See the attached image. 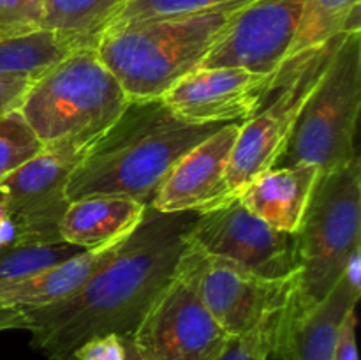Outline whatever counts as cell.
<instances>
[{"mask_svg": "<svg viewBox=\"0 0 361 360\" xmlns=\"http://www.w3.org/2000/svg\"><path fill=\"white\" fill-rule=\"evenodd\" d=\"M130 0H46L44 28L90 39Z\"/></svg>", "mask_w": 361, "mask_h": 360, "instance_id": "cell-20", "label": "cell"}, {"mask_svg": "<svg viewBox=\"0 0 361 360\" xmlns=\"http://www.w3.org/2000/svg\"><path fill=\"white\" fill-rule=\"evenodd\" d=\"M281 318L282 313H279L245 334L231 335L212 360H270Z\"/></svg>", "mask_w": 361, "mask_h": 360, "instance_id": "cell-24", "label": "cell"}, {"mask_svg": "<svg viewBox=\"0 0 361 360\" xmlns=\"http://www.w3.org/2000/svg\"><path fill=\"white\" fill-rule=\"evenodd\" d=\"M88 145L44 147L35 157L0 180V208L16 228L13 247L62 240L59 224L69 205L67 180Z\"/></svg>", "mask_w": 361, "mask_h": 360, "instance_id": "cell-9", "label": "cell"}, {"mask_svg": "<svg viewBox=\"0 0 361 360\" xmlns=\"http://www.w3.org/2000/svg\"><path fill=\"white\" fill-rule=\"evenodd\" d=\"M196 212L162 214L148 207L111 260L74 295L14 318L48 360H71L88 339L130 335L176 274Z\"/></svg>", "mask_w": 361, "mask_h": 360, "instance_id": "cell-1", "label": "cell"}, {"mask_svg": "<svg viewBox=\"0 0 361 360\" xmlns=\"http://www.w3.org/2000/svg\"><path fill=\"white\" fill-rule=\"evenodd\" d=\"M147 205L126 196H95L69 201L59 235L63 242L80 249H92L109 240L130 235L141 219L145 217Z\"/></svg>", "mask_w": 361, "mask_h": 360, "instance_id": "cell-17", "label": "cell"}, {"mask_svg": "<svg viewBox=\"0 0 361 360\" xmlns=\"http://www.w3.org/2000/svg\"><path fill=\"white\" fill-rule=\"evenodd\" d=\"M222 126L185 122L161 99L130 101L88 145L67 180V200L106 194L148 207L176 161Z\"/></svg>", "mask_w": 361, "mask_h": 360, "instance_id": "cell-2", "label": "cell"}, {"mask_svg": "<svg viewBox=\"0 0 361 360\" xmlns=\"http://www.w3.org/2000/svg\"><path fill=\"white\" fill-rule=\"evenodd\" d=\"M240 124H224L176 161L148 207L162 214L214 210L229 201L226 175Z\"/></svg>", "mask_w": 361, "mask_h": 360, "instance_id": "cell-14", "label": "cell"}, {"mask_svg": "<svg viewBox=\"0 0 361 360\" xmlns=\"http://www.w3.org/2000/svg\"><path fill=\"white\" fill-rule=\"evenodd\" d=\"M360 11V0H303L289 56L326 44L349 32H361Z\"/></svg>", "mask_w": 361, "mask_h": 360, "instance_id": "cell-19", "label": "cell"}, {"mask_svg": "<svg viewBox=\"0 0 361 360\" xmlns=\"http://www.w3.org/2000/svg\"><path fill=\"white\" fill-rule=\"evenodd\" d=\"M94 41L41 28L27 35L0 39V74L35 80L66 59L71 52Z\"/></svg>", "mask_w": 361, "mask_h": 360, "instance_id": "cell-18", "label": "cell"}, {"mask_svg": "<svg viewBox=\"0 0 361 360\" xmlns=\"http://www.w3.org/2000/svg\"><path fill=\"white\" fill-rule=\"evenodd\" d=\"M344 277L348 279V282L353 288L361 292V247L356 249L351 254V258H349L348 265H345Z\"/></svg>", "mask_w": 361, "mask_h": 360, "instance_id": "cell-30", "label": "cell"}, {"mask_svg": "<svg viewBox=\"0 0 361 360\" xmlns=\"http://www.w3.org/2000/svg\"><path fill=\"white\" fill-rule=\"evenodd\" d=\"M249 2L252 0H130L102 27V30L118 25L136 23V21L187 16V14L207 13L224 7H238Z\"/></svg>", "mask_w": 361, "mask_h": 360, "instance_id": "cell-22", "label": "cell"}, {"mask_svg": "<svg viewBox=\"0 0 361 360\" xmlns=\"http://www.w3.org/2000/svg\"><path fill=\"white\" fill-rule=\"evenodd\" d=\"M178 267L192 281L200 299L228 335L245 334L268 318L284 313L298 274L263 277L189 242Z\"/></svg>", "mask_w": 361, "mask_h": 360, "instance_id": "cell-8", "label": "cell"}, {"mask_svg": "<svg viewBox=\"0 0 361 360\" xmlns=\"http://www.w3.org/2000/svg\"><path fill=\"white\" fill-rule=\"evenodd\" d=\"M71 360H126V344L118 334L88 339L74 352Z\"/></svg>", "mask_w": 361, "mask_h": 360, "instance_id": "cell-26", "label": "cell"}, {"mask_svg": "<svg viewBox=\"0 0 361 360\" xmlns=\"http://www.w3.org/2000/svg\"><path fill=\"white\" fill-rule=\"evenodd\" d=\"M271 78L238 67L200 66L169 87L161 101L190 124H242L254 115Z\"/></svg>", "mask_w": 361, "mask_h": 360, "instance_id": "cell-13", "label": "cell"}, {"mask_svg": "<svg viewBox=\"0 0 361 360\" xmlns=\"http://www.w3.org/2000/svg\"><path fill=\"white\" fill-rule=\"evenodd\" d=\"M334 360H360L356 348V309H353L338 328Z\"/></svg>", "mask_w": 361, "mask_h": 360, "instance_id": "cell-28", "label": "cell"}, {"mask_svg": "<svg viewBox=\"0 0 361 360\" xmlns=\"http://www.w3.org/2000/svg\"><path fill=\"white\" fill-rule=\"evenodd\" d=\"M16 242V228L9 215L0 208V251L9 249Z\"/></svg>", "mask_w": 361, "mask_h": 360, "instance_id": "cell-29", "label": "cell"}, {"mask_svg": "<svg viewBox=\"0 0 361 360\" xmlns=\"http://www.w3.org/2000/svg\"><path fill=\"white\" fill-rule=\"evenodd\" d=\"M240 7L104 28L95 39V52L130 101L161 99L203 64Z\"/></svg>", "mask_w": 361, "mask_h": 360, "instance_id": "cell-3", "label": "cell"}, {"mask_svg": "<svg viewBox=\"0 0 361 360\" xmlns=\"http://www.w3.org/2000/svg\"><path fill=\"white\" fill-rule=\"evenodd\" d=\"M187 242L263 277H288L298 272L295 235L271 228L238 198L197 214Z\"/></svg>", "mask_w": 361, "mask_h": 360, "instance_id": "cell-11", "label": "cell"}, {"mask_svg": "<svg viewBox=\"0 0 361 360\" xmlns=\"http://www.w3.org/2000/svg\"><path fill=\"white\" fill-rule=\"evenodd\" d=\"M34 80L23 76H2L0 74V116L11 109L20 108L25 92Z\"/></svg>", "mask_w": 361, "mask_h": 360, "instance_id": "cell-27", "label": "cell"}, {"mask_svg": "<svg viewBox=\"0 0 361 360\" xmlns=\"http://www.w3.org/2000/svg\"><path fill=\"white\" fill-rule=\"evenodd\" d=\"M361 292L342 275L330 295L307 313L279 323L271 359L275 360H334L338 328L356 309Z\"/></svg>", "mask_w": 361, "mask_h": 360, "instance_id": "cell-15", "label": "cell"}, {"mask_svg": "<svg viewBox=\"0 0 361 360\" xmlns=\"http://www.w3.org/2000/svg\"><path fill=\"white\" fill-rule=\"evenodd\" d=\"M44 148L20 109L0 116V180L23 166Z\"/></svg>", "mask_w": 361, "mask_h": 360, "instance_id": "cell-23", "label": "cell"}, {"mask_svg": "<svg viewBox=\"0 0 361 360\" xmlns=\"http://www.w3.org/2000/svg\"><path fill=\"white\" fill-rule=\"evenodd\" d=\"M46 0H0V39L44 28Z\"/></svg>", "mask_w": 361, "mask_h": 360, "instance_id": "cell-25", "label": "cell"}, {"mask_svg": "<svg viewBox=\"0 0 361 360\" xmlns=\"http://www.w3.org/2000/svg\"><path fill=\"white\" fill-rule=\"evenodd\" d=\"M130 335L147 360H212L231 337L180 267Z\"/></svg>", "mask_w": 361, "mask_h": 360, "instance_id": "cell-10", "label": "cell"}, {"mask_svg": "<svg viewBox=\"0 0 361 360\" xmlns=\"http://www.w3.org/2000/svg\"><path fill=\"white\" fill-rule=\"evenodd\" d=\"M319 175L310 164L274 166L254 176L236 198L271 228L295 235Z\"/></svg>", "mask_w": 361, "mask_h": 360, "instance_id": "cell-16", "label": "cell"}, {"mask_svg": "<svg viewBox=\"0 0 361 360\" xmlns=\"http://www.w3.org/2000/svg\"><path fill=\"white\" fill-rule=\"evenodd\" d=\"M360 109L361 32H349L310 92L275 166L310 164L326 173L348 164L358 155Z\"/></svg>", "mask_w": 361, "mask_h": 360, "instance_id": "cell-6", "label": "cell"}, {"mask_svg": "<svg viewBox=\"0 0 361 360\" xmlns=\"http://www.w3.org/2000/svg\"><path fill=\"white\" fill-rule=\"evenodd\" d=\"M296 239L295 292L281 321L293 320L323 302L361 247V162L321 173Z\"/></svg>", "mask_w": 361, "mask_h": 360, "instance_id": "cell-4", "label": "cell"}, {"mask_svg": "<svg viewBox=\"0 0 361 360\" xmlns=\"http://www.w3.org/2000/svg\"><path fill=\"white\" fill-rule=\"evenodd\" d=\"M80 247L63 242L35 244L0 251V286L34 275L80 253Z\"/></svg>", "mask_w": 361, "mask_h": 360, "instance_id": "cell-21", "label": "cell"}, {"mask_svg": "<svg viewBox=\"0 0 361 360\" xmlns=\"http://www.w3.org/2000/svg\"><path fill=\"white\" fill-rule=\"evenodd\" d=\"M123 344H126V360H147L143 356V353L137 349V346L134 344L133 335H122Z\"/></svg>", "mask_w": 361, "mask_h": 360, "instance_id": "cell-31", "label": "cell"}, {"mask_svg": "<svg viewBox=\"0 0 361 360\" xmlns=\"http://www.w3.org/2000/svg\"><path fill=\"white\" fill-rule=\"evenodd\" d=\"M303 0H252L240 7L201 67L275 74L288 60Z\"/></svg>", "mask_w": 361, "mask_h": 360, "instance_id": "cell-12", "label": "cell"}, {"mask_svg": "<svg viewBox=\"0 0 361 360\" xmlns=\"http://www.w3.org/2000/svg\"><path fill=\"white\" fill-rule=\"evenodd\" d=\"M129 102L95 44H85L35 78L18 109L44 147H59L92 143Z\"/></svg>", "mask_w": 361, "mask_h": 360, "instance_id": "cell-5", "label": "cell"}, {"mask_svg": "<svg viewBox=\"0 0 361 360\" xmlns=\"http://www.w3.org/2000/svg\"><path fill=\"white\" fill-rule=\"evenodd\" d=\"M342 37L344 35L289 56L274 74L254 115L240 124L226 175L231 200L254 176L277 164L305 101L323 76Z\"/></svg>", "mask_w": 361, "mask_h": 360, "instance_id": "cell-7", "label": "cell"}]
</instances>
